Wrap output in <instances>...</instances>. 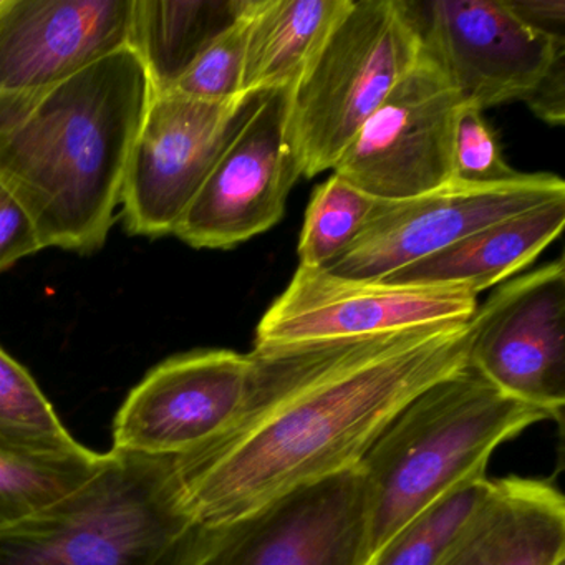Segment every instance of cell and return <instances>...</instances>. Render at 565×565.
Masks as SVG:
<instances>
[{"instance_id": "obj_1", "label": "cell", "mask_w": 565, "mask_h": 565, "mask_svg": "<svg viewBox=\"0 0 565 565\" xmlns=\"http://www.w3.org/2000/svg\"><path fill=\"white\" fill-rule=\"evenodd\" d=\"M472 323L254 349L249 395L214 441L161 465V498L188 525H221L355 469L426 386L469 365Z\"/></svg>"}, {"instance_id": "obj_10", "label": "cell", "mask_w": 565, "mask_h": 565, "mask_svg": "<svg viewBox=\"0 0 565 565\" xmlns=\"http://www.w3.org/2000/svg\"><path fill=\"white\" fill-rule=\"evenodd\" d=\"M557 200H565V183L555 174L522 173L498 184L451 180L428 193L388 201L362 236L323 270L380 282L488 224Z\"/></svg>"}, {"instance_id": "obj_3", "label": "cell", "mask_w": 565, "mask_h": 565, "mask_svg": "<svg viewBox=\"0 0 565 565\" xmlns=\"http://www.w3.org/2000/svg\"><path fill=\"white\" fill-rule=\"evenodd\" d=\"M547 418L469 365L426 386L386 423L356 466L365 488L366 562L406 522L486 472L502 443Z\"/></svg>"}, {"instance_id": "obj_11", "label": "cell", "mask_w": 565, "mask_h": 565, "mask_svg": "<svg viewBox=\"0 0 565 565\" xmlns=\"http://www.w3.org/2000/svg\"><path fill=\"white\" fill-rule=\"evenodd\" d=\"M250 353L196 350L154 366L114 419L111 452L171 459L233 428L247 402Z\"/></svg>"}, {"instance_id": "obj_19", "label": "cell", "mask_w": 565, "mask_h": 565, "mask_svg": "<svg viewBox=\"0 0 565 565\" xmlns=\"http://www.w3.org/2000/svg\"><path fill=\"white\" fill-rule=\"evenodd\" d=\"M249 0H134L128 49L147 72L151 94H167Z\"/></svg>"}, {"instance_id": "obj_16", "label": "cell", "mask_w": 565, "mask_h": 565, "mask_svg": "<svg viewBox=\"0 0 565 565\" xmlns=\"http://www.w3.org/2000/svg\"><path fill=\"white\" fill-rule=\"evenodd\" d=\"M565 564V501L541 479H494L436 565Z\"/></svg>"}, {"instance_id": "obj_26", "label": "cell", "mask_w": 565, "mask_h": 565, "mask_svg": "<svg viewBox=\"0 0 565 565\" xmlns=\"http://www.w3.org/2000/svg\"><path fill=\"white\" fill-rule=\"evenodd\" d=\"M44 249L21 204L0 184V273Z\"/></svg>"}, {"instance_id": "obj_15", "label": "cell", "mask_w": 565, "mask_h": 565, "mask_svg": "<svg viewBox=\"0 0 565 565\" xmlns=\"http://www.w3.org/2000/svg\"><path fill=\"white\" fill-rule=\"evenodd\" d=\"M134 0H4L0 98L51 90L128 47Z\"/></svg>"}, {"instance_id": "obj_8", "label": "cell", "mask_w": 565, "mask_h": 565, "mask_svg": "<svg viewBox=\"0 0 565 565\" xmlns=\"http://www.w3.org/2000/svg\"><path fill=\"white\" fill-rule=\"evenodd\" d=\"M422 54L451 85L459 102L486 108L525 102L565 41L519 21L505 0H402Z\"/></svg>"}, {"instance_id": "obj_5", "label": "cell", "mask_w": 565, "mask_h": 565, "mask_svg": "<svg viewBox=\"0 0 565 565\" xmlns=\"http://www.w3.org/2000/svg\"><path fill=\"white\" fill-rule=\"evenodd\" d=\"M359 469L297 489L221 525H183L143 565H365Z\"/></svg>"}, {"instance_id": "obj_7", "label": "cell", "mask_w": 565, "mask_h": 565, "mask_svg": "<svg viewBox=\"0 0 565 565\" xmlns=\"http://www.w3.org/2000/svg\"><path fill=\"white\" fill-rule=\"evenodd\" d=\"M257 97L203 102L177 92L151 94L121 193L131 234L174 233Z\"/></svg>"}, {"instance_id": "obj_30", "label": "cell", "mask_w": 565, "mask_h": 565, "mask_svg": "<svg viewBox=\"0 0 565 565\" xmlns=\"http://www.w3.org/2000/svg\"><path fill=\"white\" fill-rule=\"evenodd\" d=\"M562 565H565V564H562Z\"/></svg>"}, {"instance_id": "obj_17", "label": "cell", "mask_w": 565, "mask_h": 565, "mask_svg": "<svg viewBox=\"0 0 565 565\" xmlns=\"http://www.w3.org/2000/svg\"><path fill=\"white\" fill-rule=\"evenodd\" d=\"M564 224L565 200L551 201L488 224L380 282L459 287L479 296L534 263L561 236Z\"/></svg>"}, {"instance_id": "obj_24", "label": "cell", "mask_w": 565, "mask_h": 565, "mask_svg": "<svg viewBox=\"0 0 565 565\" xmlns=\"http://www.w3.org/2000/svg\"><path fill=\"white\" fill-rule=\"evenodd\" d=\"M254 0L239 21L223 32L191 64L173 90L184 97L203 102H227L243 97L244 62Z\"/></svg>"}, {"instance_id": "obj_12", "label": "cell", "mask_w": 565, "mask_h": 565, "mask_svg": "<svg viewBox=\"0 0 565 565\" xmlns=\"http://www.w3.org/2000/svg\"><path fill=\"white\" fill-rule=\"evenodd\" d=\"M476 309L478 296L459 287L350 280L299 266L287 289L260 319L254 349L468 322Z\"/></svg>"}, {"instance_id": "obj_6", "label": "cell", "mask_w": 565, "mask_h": 565, "mask_svg": "<svg viewBox=\"0 0 565 565\" xmlns=\"http://www.w3.org/2000/svg\"><path fill=\"white\" fill-rule=\"evenodd\" d=\"M161 465L111 452L110 465L74 498L0 532V565H143L188 525L164 505Z\"/></svg>"}, {"instance_id": "obj_2", "label": "cell", "mask_w": 565, "mask_h": 565, "mask_svg": "<svg viewBox=\"0 0 565 565\" xmlns=\"http://www.w3.org/2000/svg\"><path fill=\"white\" fill-rule=\"evenodd\" d=\"M150 98L147 72L128 47L51 90L0 98V184L44 249L104 246Z\"/></svg>"}, {"instance_id": "obj_21", "label": "cell", "mask_w": 565, "mask_h": 565, "mask_svg": "<svg viewBox=\"0 0 565 565\" xmlns=\"http://www.w3.org/2000/svg\"><path fill=\"white\" fill-rule=\"evenodd\" d=\"M486 472L459 482L395 532L365 565H436L492 491Z\"/></svg>"}, {"instance_id": "obj_22", "label": "cell", "mask_w": 565, "mask_h": 565, "mask_svg": "<svg viewBox=\"0 0 565 565\" xmlns=\"http://www.w3.org/2000/svg\"><path fill=\"white\" fill-rule=\"evenodd\" d=\"M111 452L85 461H18L0 456V532L32 521L87 488L110 465Z\"/></svg>"}, {"instance_id": "obj_14", "label": "cell", "mask_w": 565, "mask_h": 565, "mask_svg": "<svg viewBox=\"0 0 565 565\" xmlns=\"http://www.w3.org/2000/svg\"><path fill=\"white\" fill-rule=\"evenodd\" d=\"M469 366L511 398L561 418L565 405L562 257L495 290L471 319Z\"/></svg>"}, {"instance_id": "obj_27", "label": "cell", "mask_w": 565, "mask_h": 565, "mask_svg": "<svg viewBox=\"0 0 565 565\" xmlns=\"http://www.w3.org/2000/svg\"><path fill=\"white\" fill-rule=\"evenodd\" d=\"M527 107L545 124L564 125L565 120V54L555 58L544 77L525 98Z\"/></svg>"}, {"instance_id": "obj_18", "label": "cell", "mask_w": 565, "mask_h": 565, "mask_svg": "<svg viewBox=\"0 0 565 565\" xmlns=\"http://www.w3.org/2000/svg\"><path fill=\"white\" fill-rule=\"evenodd\" d=\"M352 0H254L243 92L292 88Z\"/></svg>"}, {"instance_id": "obj_9", "label": "cell", "mask_w": 565, "mask_h": 565, "mask_svg": "<svg viewBox=\"0 0 565 565\" xmlns=\"http://www.w3.org/2000/svg\"><path fill=\"white\" fill-rule=\"evenodd\" d=\"M290 88L266 92L244 118L174 236L196 249H233L276 226L302 177L287 134Z\"/></svg>"}, {"instance_id": "obj_13", "label": "cell", "mask_w": 565, "mask_h": 565, "mask_svg": "<svg viewBox=\"0 0 565 565\" xmlns=\"http://www.w3.org/2000/svg\"><path fill=\"white\" fill-rule=\"evenodd\" d=\"M458 95L422 54L350 141L333 173L360 190L398 201L452 180V127Z\"/></svg>"}, {"instance_id": "obj_4", "label": "cell", "mask_w": 565, "mask_h": 565, "mask_svg": "<svg viewBox=\"0 0 565 565\" xmlns=\"http://www.w3.org/2000/svg\"><path fill=\"white\" fill-rule=\"evenodd\" d=\"M422 57L402 0H352L289 92L287 134L302 177L333 170Z\"/></svg>"}, {"instance_id": "obj_29", "label": "cell", "mask_w": 565, "mask_h": 565, "mask_svg": "<svg viewBox=\"0 0 565 565\" xmlns=\"http://www.w3.org/2000/svg\"><path fill=\"white\" fill-rule=\"evenodd\" d=\"M2 4H4V0H0V8H2Z\"/></svg>"}, {"instance_id": "obj_20", "label": "cell", "mask_w": 565, "mask_h": 565, "mask_svg": "<svg viewBox=\"0 0 565 565\" xmlns=\"http://www.w3.org/2000/svg\"><path fill=\"white\" fill-rule=\"evenodd\" d=\"M97 455L72 436L34 376L0 347V456L57 465Z\"/></svg>"}, {"instance_id": "obj_28", "label": "cell", "mask_w": 565, "mask_h": 565, "mask_svg": "<svg viewBox=\"0 0 565 565\" xmlns=\"http://www.w3.org/2000/svg\"><path fill=\"white\" fill-rule=\"evenodd\" d=\"M505 4L532 31L565 41V0H505Z\"/></svg>"}, {"instance_id": "obj_23", "label": "cell", "mask_w": 565, "mask_h": 565, "mask_svg": "<svg viewBox=\"0 0 565 565\" xmlns=\"http://www.w3.org/2000/svg\"><path fill=\"white\" fill-rule=\"evenodd\" d=\"M380 200L333 173L317 188L306 211L299 239V266L323 269L342 256L385 210Z\"/></svg>"}, {"instance_id": "obj_25", "label": "cell", "mask_w": 565, "mask_h": 565, "mask_svg": "<svg viewBox=\"0 0 565 565\" xmlns=\"http://www.w3.org/2000/svg\"><path fill=\"white\" fill-rule=\"evenodd\" d=\"M484 111L461 104L452 127V180L471 184H498L518 180L522 173L512 170L502 157L501 145Z\"/></svg>"}]
</instances>
